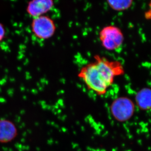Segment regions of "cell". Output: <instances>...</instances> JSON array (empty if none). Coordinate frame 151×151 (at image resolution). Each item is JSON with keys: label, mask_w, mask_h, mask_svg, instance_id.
Returning a JSON list of instances; mask_svg holds the SVG:
<instances>
[{"label": "cell", "mask_w": 151, "mask_h": 151, "mask_svg": "<svg viewBox=\"0 0 151 151\" xmlns=\"http://www.w3.org/2000/svg\"><path fill=\"white\" fill-rule=\"evenodd\" d=\"M125 73L120 61L109 60L106 57L96 55L94 60L82 67L78 77L83 81L88 90L97 95H104L114 83L116 77Z\"/></svg>", "instance_id": "obj_1"}, {"label": "cell", "mask_w": 151, "mask_h": 151, "mask_svg": "<svg viewBox=\"0 0 151 151\" xmlns=\"http://www.w3.org/2000/svg\"><path fill=\"white\" fill-rule=\"evenodd\" d=\"M101 45L109 51L120 48L124 42V36L119 28L114 25H108L101 29L99 33Z\"/></svg>", "instance_id": "obj_2"}, {"label": "cell", "mask_w": 151, "mask_h": 151, "mask_svg": "<svg viewBox=\"0 0 151 151\" xmlns=\"http://www.w3.org/2000/svg\"><path fill=\"white\" fill-rule=\"evenodd\" d=\"M110 109L111 115L115 120L120 122H125L134 115L135 105L128 97L122 96L113 101Z\"/></svg>", "instance_id": "obj_3"}, {"label": "cell", "mask_w": 151, "mask_h": 151, "mask_svg": "<svg viewBox=\"0 0 151 151\" xmlns=\"http://www.w3.org/2000/svg\"><path fill=\"white\" fill-rule=\"evenodd\" d=\"M32 27L34 35L41 39H47L52 37L56 30L54 21L46 15L34 18Z\"/></svg>", "instance_id": "obj_4"}, {"label": "cell", "mask_w": 151, "mask_h": 151, "mask_svg": "<svg viewBox=\"0 0 151 151\" xmlns=\"http://www.w3.org/2000/svg\"><path fill=\"white\" fill-rule=\"evenodd\" d=\"M54 7L53 0H32L27 6V12L34 18L44 15Z\"/></svg>", "instance_id": "obj_5"}, {"label": "cell", "mask_w": 151, "mask_h": 151, "mask_svg": "<svg viewBox=\"0 0 151 151\" xmlns=\"http://www.w3.org/2000/svg\"><path fill=\"white\" fill-rule=\"evenodd\" d=\"M17 136V128L13 123L7 120H0V143L11 142Z\"/></svg>", "instance_id": "obj_6"}, {"label": "cell", "mask_w": 151, "mask_h": 151, "mask_svg": "<svg viewBox=\"0 0 151 151\" xmlns=\"http://www.w3.org/2000/svg\"><path fill=\"white\" fill-rule=\"evenodd\" d=\"M151 89L145 87L138 91L135 95L137 106L142 110H148L151 108Z\"/></svg>", "instance_id": "obj_7"}, {"label": "cell", "mask_w": 151, "mask_h": 151, "mask_svg": "<svg viewBox=\"0 0 151 151\" xmlns=\"http://www.w3.org/2000/svg\"><path fill=\"white\" fill-rule=\"evenodd\" d=\"M109 7L116 12H123L131 7L134 0H107Z\"/></svg>", "instance_id": "obj_8"}, {"label": "cell", "mask_w": 151, "mask_h": 151, "mask_svg": "<svg viewBox=\"0 0 151 151\" xmlns=\"http://www.w3.org/2000/svg\"><path fill=\"white\" fill-rule=\"evenodd\" d=\"M5 34V30L2 25L0 24V41L3 40Z\"/></svg>", "instance_id": "obj_9"}]
</instances>
